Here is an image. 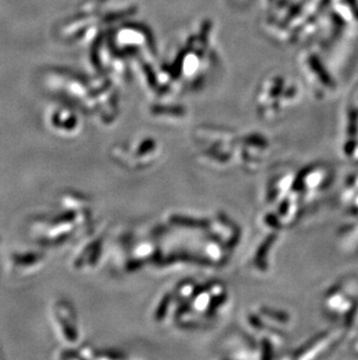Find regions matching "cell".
<instances>
[{
  "instance_id": "obj_1",
  "label": "cell",
  "mask_w": 358,
  "mask_h": 360,
  "mask_svg": "<svg viewBox=\"0 0 358 360\" xmlns=\"http://www.w3.org/2000/svg\"><path fill=\"white\" fill-rule=\"evenodd\" d=\"M55 321L58 324V331L61 333L63 340H67L65 343H74L77 340L78 329L76 317L72 308L65 306V303L58 302L55 308Z\"/></svg>"
},
{
  "instance_id": "obj_2",
  "label": "cell",
  "mask_w": 358,
  "mask_h": 360,
  "mask_svg": "<svg viewBox=\"0 0 358 360\" xmlns=\"http://www.w3.org/2000/svg\"><path fill=\"white\" fill-rule=\"evenodd\" d=\"M22 257H24V262H33V264H40L42 262V255H37V253H22ZM10 266L12 269H21V266H22V259H21L20 255H12L10 258Z\"/></svg>"
}]
</instances>
